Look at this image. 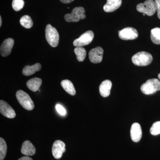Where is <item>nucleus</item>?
Returning a JSON list of instances; mask_svg holds the SVG:
<instances>
[{
	"label": "nucleus",
	"instance_id": "f257e3e1",
	"mask_svg": "<svg viewBox=\"0 0 160 160\" xmlns=\"http://www.w3.org/2000/svg\"><path fill=\"white\" fill-rule=\"evenodd\" d=\"M152 61L151 54L146 52H140L133 55L132 61L134 65L138 66H146L149 65Z\"/></svg>",
	"mask_w": 160,
	"mask_h": 160
},
{
	"label": "nucleus",
	"instance_id": "f03ea898",
	"mask_svg": "<svg viewBox=\"0 0 160 160\" xmlns=\"http://www.w3.org/2000/svg\"><path fill=\"white\" fill-rule=\"evenodd\" d=\"M16 96L19 103L24 109L28 110H32L34 109V102L28 93L19 90L16 92Z\"/></svg>",
	"mask_w": 160,
	"mask_h": 160
},
{
	"label": "nucleus",
	"instance_id": "7ed1b4c3",
	"mask_svg": "<svg viewBox=\"0 0 160 160\" xmlns=\"http://www.w3.org/2000/svg\"><path fill=\"white\" fill-rule=\"evenodd\" d=\"M141 90L145 94H153L160 90V82L156 78L147 80L146 83L141 86Z\"/></svg>",
	"mask_w": 160,
	"mask_h": 160
},
{
	"label": "nucleus",
	"instance_id": "20e7f679",
	"mask_svg": "<svg viewBox=\"0 0 160 160\" xmlns=\"http://www.w3.org/2000/svg\"><path fill=\"white\" fill-rule=\"evenodd\" d=\"M46 38L47 42L52 47H57L59 41V35L55 28L48 24L46 28Z\"/></svg>",
	"mask_w": 160,
	"mask_h": 160
},
{
	"label": "nucleus",
	"instance_id": "39448f33",
	"mask_svg": "<svg viewBox=\"0 0 160 160\" xmlns=\"http://www.w3.org/2000/svg\"><path fill=\"white\" fill-rule=\"evenodd\" d=\"M138 11L149 16L153 15L157 11L156 4L153 0H146L137 6Z\"/></svg>",
	"mask_w": 160,
	"mask_h": 160
},
{
	"label": "nucleus",
	"instance_id": "423d86ee",
	"mask_svg": "<svg viewBox=\"0 0 160 160\" xmlns=\"http://www.w3.org/2000/svg\"><path fill=\"white\" fill-rule=\"evenodd\" d=\"M86 17L85 9L80 6L74 8L71 13L66 14L65 16V19L68 22H78L80 20L85 19Z\"/></svg>",
	"mask_w": 160,
	"mask_h": 160
},
{
	"label": "nucleus",
	"instance_id": "0eeeda50",
	"mask_svg": "<svg viewBox=\"0 0 160 160\" xmlns=\"http://www.w3.org/2000/svg\"><path fill=\"white\" fill-rule=\"evenodd\" d=\"M94 33L92 31H86L79 38L75 40L73 44L76 47H82L89 45L94 38Z\"/></svg>",
	"mask_w": 160,
	"mask_h": 160
},
{
	"label": "nucleus",
	"instance_id": "6e6552de",
	"mask_svg": "<svg viewBox=\"0 0 160 160\" xmlns=\"http://www.w3.org/2000/svg\"><path fill=\"white\" fill-rule=\"evenodd\" d=\"M119 37L123 40H134L138 36V31L132 27H127L119 31Z\"/></svg>",
	"mask_w": 160,
	"mask_h": 160
},
{
	"label": "nucleus",
	"instance_id": "1a4fd4ad",
	"mask_svg": "<svg viewBox=\"0 0 160 160\" xmlns=\"http://www.w3.org/2000/svg\"><path fill=\"white\" fill-rule=\"evenodd\" d=\"M66 151V145L62 141L57 140L55 141L52 145V155L57 159L61 158L62 156L63 153Z\"/></svg>",
	"mask_w": 160,
	"mask_h": 160
},
{
	"label": "nucleus",
	"instance_id": "9d476101",
	"mask_svg": "<svg viewBox=\"0 0 160 160\" xmlns=\"http://www.w3.org/2000/svg\"><path fill=\"white\" fill-rule=\"evenodd\" d=\"M0 112L3 116L9 118H14L16 115L15 112L12 107L5 101L2 100L0 101Z\"/></svg>",
	"mask_w": 160,
	"mask_h": 160
},
{
	"label": "nucleus",
	"instance_id": "9b49d317",
	"mask_svg": "<svg viewBox=\"0 0 160 160\" xmlns=\"http://www.w3.org/2000/svg\"><path fill=\"white\" fill-rule=\"evenodd\" d=\"M104 50L101 47H97L92 49L89 53V59L93 63L101 62L102 60Z\"/></svg>",
	"mask_w": 160,
	"mask_h": 160
},
{
	"label": "nucleus",
	"instance_id": "f8f14e48",
	"mask_svg": "<svg viewBox=\"0 0 160 160\" xmlns=\"http://www.w3.org/2000/svg\"><path fill=\"white\" fill-rule=\"evenodd\" d=\"M14 40L11 38L6 39L1 45L0 51L2 56L7 57L11 53L14 45Z\"/></svg>",
	"mask_w": 160,
	"mask_h": 160
},
{
	"label": "nucleus",
	"instance_id": "ddd939ff",
	"mask_svg": "<svg viewBox=\"0 0 160 160\" xmlns=\"http://www.w3.org/2000/svg\"><path fill=\"white\" fill-rule=\"evenodd\" d=\"M131 139L135 142H139L142 137V130L139 123H134L132 125L130 129Z\"/></svg>",
	"mask_w": 160,
	"mask_h": 160
},
{
	"label": "nucleus",
	"instance_id": "4468645a",
	"mask_svg": "<svg viewBox=\"0 0 160 160\" xmlns=\"http://www.w3.org/2000/svg\"><path fill=\"white\" fill-rule=\"evenodd\" d=\"M122 3V0H107V2L103 7V9L106 12H112L118 9Z\"/></svg>",
	"mask_w": 160,
	"mask_h": 160
},
{
	"label": "nucleus",
	"instance_id": "2eb2a0df",
	"mask_svg": "<svg viewBox=\"0 0 160 160\" xmlns=\"http://www.w3.org/2000/svg\"><path fill=\"white\" fill-rule=\"evenodd\" d=\"M21 152L27 156L33 155L36 153L35 147L30 141H25L22 145Z\"/></svg>",
	"mask_w": 160,
	"mask_h": 160
},
{
	"label": "nucleus",
	"instance_id": "dca6fc26",
	"mask_svg": "<svg viewBox=\"0 0 160 160\" xmlns=\"http://www.w3.org/2000/svg\"><path fill=\"white\" fill-rule=\"evenodd\" d=\"M112 84L111 81L106 80L101 83L99 86L100 94L103 97L106 98L109 96L110 93Z\"/></svg>",
	"mask_w": 160,
	"mask_h": 160
},
{
	"label": "nucleus",
	"instance_id": "f3484780",
	"mask_svg": "<svg viewBox=\"0 0 160 160\" xmlns=\"http://www.w3.org/2000/svg\"><path fill=\"white\" fill-rule=\"evenodd\" d=\"M42 84V80L39 78H35L29 80L26 83V86L30 90L36 92L39 89Z\"/></svg>",
	"mask_w": 160,
	"mask_h": 160
},
{
	"label": "nucleus",
	"instance_id": "a211bd4d",
	"mask_svg": "<svg viewBox=\"0 0 160 160\" xmlns=\"http://www.w3.org/2000/svg\"><path fill=\"white\" fill-rule=\"evenodd\" d=\"M41 64L39 63H36L32 66H26L23 69V74L26 76L31 75L36 72L40 71L41 69Z\"/></svg>",
	"mask_w": 160,
	"mask_h": 160
},
{
	"label": "nucleus",
	"instance_id": "6ab92c4d",
	"mask_svg": "<svg viewBox=\"0 0 160 160\" xmlns=\"http://www.w3.org/2000/svg\"><path fill=\"white\" fill-rule=\"evenodd\" d=\"M61 85L64 90L69 94L74 96L76 94V90L73 84L69 80H63L61 82Z\"/></svg>",
	"mask_w": 160,
	"mask_h": 160
},
{
	"label": "nucleus",
	"instance_id": "aec40b11",
	"mask_svg": "<svg viewBox=\"0 0 160 160\" xmlns=\"http://www.w3.org/2000/svg\"><path fill=\"white\" fill-rule=\"evenodd\" d=\"M74 52L77 56V58L79 62H83L86 57V49L82 47H76L75 48Z\"/></svg>",
	"mask_w": 160,
	"mask_h": 160
},
{
	"label": "nucleus",
	"instance_id": "412c9836",
	"mask_svg": "<svg viewBox=\"0 0 160 160\" xmlns=\"http://www.w3.org/2000/svg\"><path fill=\"white\" fill-rule=\"evenodd\" d=\"M151 39L152 42L157 45L160 44V28H155L151 31Z\"/></svg>",
	"mask_w": 160,
	"mask_h": 160
},
{
	"label": "nucleus",
	"instance_id": "4be33fe9",
	"mask_svg": "<svg viewBox=\"0 0 160 160\" xmlns=\"http://www.w3.org/2000/svg\"><path fill=\"white\" fill-rule=\"evenodd\" d=\"M21 25L27 29L31 28L33 25L31 18L28 15H25L21 18L20 21Z\"/></svg>",
	"mask_w": 160,
	"mask_h": 160
},
{
	"label": "nucleus",
	"instance_id": "5701e85b",
	"mask_svg": "<svg viewBox=\"0 0 160 160\" xmlns=\"http://www.w3.org/2000/svg\"><path fill=\"white\" fill-rule=\"evenodd\" d=\"M7 145L2 138H0V160H3L7 152Z\"/></svg>",
	"mask_w": 160,
	"mask_h": 160
},
{
	"label": "nucleus",
	"instance_id": "b1692460",
	"mask_svg": "<svg viewBox=\"0 0 160 160\" xmlns=\"http://www.w3.org/2000/svg\"><path fill=\"white\" fill-rule=\"evenodd\" d=\"M24 6V0H13L12 2V7L16 11H20Z\"/></svg>",
	"mask_w": 160,
	"mask_h": 160
},
{
	"label": "nucleus",
	"instance_id": "393cba45",
	"mask_svg": "<svg viewBox=\"0 0 160 160\" xmlns=\"http://www.w3.org/2000/svg\"><path fill=\"white\" fill-rule=\"evenodd\" d=\"M150 132L152 135L160 134V121L153 123L150 128Z\"/></svg>",
	"mask_w": 160,
	"mask_h": 160
},
{
	"label": "nucleus",
	"instance_id": "a878e982",
	"mask_svg": "<svg viewBox=\"0 0 160 160\" xmlns=\"http://www.w3.org/2000/svg\"><path fill=\"white\" fill-rule=\"evenodd\" d=\"M57 111L60 115L62 116H65L66 113V109L60 104H57L55 106Z\"/></svg>",
	"mask_w": 160,
	"mask_h": 160
},
{
	"label": "nucleus",
	"instance_id": "bb28decb",
	"mask_svg": "<svg viewBox=\"0 0 160 160\" xmlns=\"http://www.w3.org/2000/svg\"><path fill=\"white\" fill-rule=\"evenodd\" d=\"M156 4L157 11L158 12V16L160 19V0H155Z\"/></svg>",
	"mask_w": 160,
	"mask_h": 160
},
{
	"label": "nucleus",
	"instance_id": "cd10ccee",
	"mask_svg": "<svg viewBox=\"0 0 160 160\" xmlns=\"http://www.w3.org/2000/svg\"><path fill=\"white\" fill-rule=\"evenodd\" d=\"M18 160H33L32 159V158H31L27 156H24L23 157L20 158V159H19Z\"/></svg>",
	"mask_w": 160,
	"mask_h": 160
},
{
	"label": "nucleus",
	"instance_id": "c85d7f7f",
	"mask_svg": "<svg viewBox=\"0 0 160 160\" xmlns=\"http://www.w3.org/2000/svg\"><path fill=\"white\" fill-rule=\"evenodd\" d=\"M60 1L62 3H64V4H68V3L72 2L74 1V0H60Z\"/></svg>",
	"mask_w": 160,
	"mask_h": 160
},
{
	"label": "nucleus",
	"instance_id": "c756f323",
	"mask_svg": "<svg viewBox=\"0 0 160 160\" xmlns=\"http://www.w3.org/2000/svg\"><path fill=\"white\" fill-rule=\"evenodd\" d=\"M2 17H1V16L0 17V26H2Z\"/></svg>",
	"mask_w": 160,
	"mask_h": 160
},
{
	"label": "nucleus",
	"instance_id": "7c9ffc66",
	"mask_svg": "<svg viewBox=\"0 0 160 160\" xmlns=\"http://www.w3.org/2000/svg\"><path fill=\"white\" fill-rule=\"evenodd\" d=\"M158 77L159 79L160 80V73L158 74Z\"/></svg>",
	"mask_w": 160,
	"mask_h": 160
}]
</instances>
